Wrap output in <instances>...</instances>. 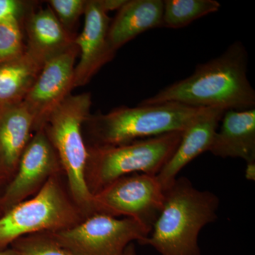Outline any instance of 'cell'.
Masks as SVG:
<instances>
[{
	"mask_svg": "<svg viewBox=\"0 0 255 255\" xmlns=\"http://www.w3.org/2000/svg\"><path fill=\"white\" fill-rule=\"evenodd\" d=\"M246 47L236 41L217 58L196 66L190 76L164 87L139 105L177 102L223 110L255 109V92L248 78Z\"/></svg>",
	"mask_w": 255,
	"mask_h": 255,
	"instance_id": "obj_1",
	"label": "cell"
},
{
	"mask_svg": "<svg viewBox=\"0 0 255 255\" xmlns=\"http://www.w3.org/2000/svg\"><path fill=\"white\" fill-rule=\"evenodd\" d=\"M219 205L214 193L196 189L187 177H177L165 191L150 234L140 244L160 255H201L199 233L217 219Z\"/></svg>",
	"mask_w": 255,
	"mask_h": 255,
	"instance_id": "obj_2",
	"label": "cell"
},
{
	"mask_svg": "<svg viewBox=\"0 0 255 255\" xmlns=\"http://www.w3.org/2000/svg\"><path fill=\"white\" fill-rule=\"evenodd\" d=\"M209 109L165 102L90 114L84 124L91 142L87 145H123L167 132L184 131Z\"/></svg>",
	"mask_w": 255,
	"mask_h": 255,
	"instance_id": "obj_3",
	"label": "cell"
},
{
	"mask_svg": "<svg viewBox=\"0 0 255 255\" xmlns=\"http://www.w3.org/2000/svg\"><path fill=\"white\" fill-rule=\"evenodd\" d=\"M92 104L88 92L70 95L50 114L43 128L59 157L70 197L85 218L97 213L94 196L85 182L88 150L82 131Z\"/></svg>",
	"mask_w": 255,
	"mask_h": 255,
	"instance_id": "obj_4",
	"label": "cell"
},
{
	"mask_svg": "<svg viewBox=\"0 0 255 255\" xmlns=\"http://www.w3.org/2000/svg\"><path fill=\"white\" fill-rule=\"evenodd\" d=\"M183 131L167 132L116 146H88L85 182L92 195L135 173L157 175L177 148Z\"/></svg>",
	"mask_w": 255,
	"mask_h": 255,
	"instance_id": "obj_5",
	"label": "cell"
},
{
	"mask_svg": "<svg viewBox=\"0 0 255 255\" xmlns=\"http://www.w3.org/2000/svg\"><path fill=\"white\" fill-rule=\"evenodd\" d=\"M60 179L50 177L33 197L0 216V251L23 236L63 231L85 219Z\"/></svg>",
	"mask_w": 255,
	"mask_h": 255,
	"instance_id": "obj_6",
	"label": "cell"
},
{
	"mask_svg": "<svg viewBox=\"0 0 255 255\" xmlns=\"http://www.w3.org/2000/svg\"><path fill=\"white\" fill-rule=\"evenodd\" d=\"M150 231L136 220L96 213L73 227L48 233L75 255H124L130 243H140Z\"/></svg>",
	"mask_w": 255,
	"mask_h": 255,
	"instance_id": "obj_7",
	"label": "cell"
},
{
	"mask_svg": "<svg viewBox=\"0 0 255 255\" xmlns=\"http://www.w3.org/2000/svg\"><path fill=\"white\" fill-rule=\"evenodd\" d=\"M164 197L157 175L135 173L114 181L95 194L94 201L99 214L130 218L152 229Z\"/></svg>",
	"mask_w": 255,
	"mask_h": 255,
	"instance_id": "obj_8",
	"label": "cell"
},
{
	"mask_svg": "<svg viewBox=\"0 0 255 255\" xmlns=\"http://www.w3.org/2000/svg\"><path fill=\"white\" fill-rule=\"evenodd\" d=\"M63 172L59 157L43 129L35 132L17 170L0 196V216L35 195L53 176Z\"/></svg>",
	"mask_w": 255,
	"mask_h": 255,
	"instance_id": "obj_9",
	"label": "cell"
},
{
	"mask_svg": "<svg viewBox=\"0 0 255 255\" xmlns=\"http://www.w3.org/2000/svg\"><path fill=\"white\" fill-rule=\"evenodd\" d=\"M79 48L74 43L43 65L23 103L33 120V133L41 130L50 114L71 95Z\"/></svg>",
	"mask_w": 255,
	"mask_h": 255,
	"instance_id": "obj_10",
	"label": "cell"
},
{
	"mask_svg": "<svg viewBox=\"0 0 255 255\" xmlns=\"http://www.w3.org/2000/svg\"><path fill=\"white\" fill-rule=\"evenodd\" d=\"M83 30L76 36L75 43L79 48L80 60L75 65L74 87L85 86L113 59L114 51L108 41L111 19L100 0H87Z\"/></svg>",
	"mask_w": 255,
	"mask_h": 255,
	"instance_id": "obj_11",
	"label": "cell"
},
{
	"mask_svg": "<svg viewBox=\"0 0 255 255\" xmlns=\"http://www.w3.org/2000/svg\"><path fill=\"white\" fill-rule=\"evenodd\" d=\"M226 112L222 109L210 108L183 131L175 152L157 175L164 191L172 186L178 174L188 164L209 150Z\"/></svg>",
	"mask_w": 255,
	"mask_h": 255,
	"instance_id": "obj_12",
	"label": "cell"
},
{
	"mask_svg": "<svg viewBox=\"0 0 255 255\" xmlns=\"http://www.w3.org/2000/svg\"><path fill=\"white\" fill-rule=\"evenodd\" d=\"M23 29L26 52L42 65L73 46L77 36L64 28L48 6L33 10Z\"/></svg>",
	"mask_w": 255,
	"mask_h": 255,
	"instance_id": "obj_13",
	"label": "cell"
},
{
	"mask_svg": "<svg viewBox=\"0 0 255 255\" xmlns=\"http://www.w3.org/2000/svg\"><path fill=\"white\" fill-rule=\"evenodd\" d=\"M33 133V120L23 103L0 108V175L11 180Z\"/></svg>",
	"mask_w": 255,
	"mask_h": 255,
	"instance_id": "obj_14",
	"label": "cell"
},
{
	"mask_svg": "<svg viewBox=\"0 0 255 255\" xmlns=\"http://www.w3.org/2000/svg\"><path fill=\"white\" fill-rule=\"evenodd\" d=\"M209 152L221 158L255 162V109L226 111Z\"/></svg>",
	"mask_w": 255,
	"mask_h": 255,
	"instance_id": "obj_15",
	"label": "cell"
},
{
	"mask_svg": "<svg viewBox=\"0 0 255 255\" xmlns=\"http://www.w3.org/2000/svg\"><path fill=\"white\" fill-rule=\"evenodd\" d=\"M163 0H127L111 21L108 41L114 51L147 30L162 26Z\"/></svg>",
	"mask_w": 255,
	"mask_h": 255,
	"instance_id": "obj_16",
	"label": "cell"
},
{
	"mask_svg": "<svg viewBox=\"0 0 255 255\" xmlns=\"http://www.w3.org/2000/svg\"><path fill=\"white\" fill-rule=\"evenodd\" d=\"M43 66L26 51L0 64V108L23 102Z\"/></svg>",
	"mask_w": 255,
	"mask_h": 255,
	"instance_id": "obj_17",
	"label": "cell"
},
{
	"mask_svg": "<svg viewBox=\"0 0 255 255\" xmlns=\"http://www.w3.org/2000/svg\"><path fill=\"white\" fill-rule=\"evenodd\" d=\"M221 4L216 0H164L162 26L185 27L198 18L216 12Z\"/></svg>",
	"mask_w": 255,
	"mask_h": 255,
	"instance_id": "obj_18",
	"label": "cell"
},
{
	"mask_svg": "<svg viewBox=\"0 0 255 255\" xmlns=\"http://www.w3.org/2000/svg\"><path fill=\"white\" fill-rule=\"evenodd\" d=\"M18 255H75L58 244L48 233L18 238L11 245Z\"/></svg>",
	"mask_w": 255,
	"mask_h": 255,
	"instance_id": "obj_19",
	"label": "cell"
},
{
	"mask_svg": "<svg viewBox=\"0 0 255 255\" xmlns=\"http://www.w3.org/2000/svg\"><path fill=\"white\" fill-rule=\"evenodd\" d=\"M26 51L22 23H0V64L17 58Z\"/></svg>",
	"mask_w": 255,
	"mask_h": 255,
	"instance_id": "obj_20",
	"label": "cell"
},
{
	"mask_svg": "<svg viewBox=\"0 0 255 255\" xmlns=\"http://www.w3.org/2000/svg\"><path fill=\"white\" fill-rule=\"evenodd\" d=\"M87 2V0H49L47 1V5L64 28L74 33L72 30L80 16L85 14Z\"/></svg>",
	"mask_w": 255,
	"mask_h": 255,
	"instance_id": "obj_21",
	"label": "cell"
},
{
	"mask_svg": "<svg viewBox=\"0 0 255 255\" xmlns=\"http://www.w3.org/2000/svg\"><path fill=\"white\" fill-rule=\"evenodd\" d=\"M38 1L26 0H0V23L16 21L22 23Z\"/></svg>",
	"mask_w": 255,
	"mask_h": 255,
	"instance_id": "obj_22",
	"label": "cell"
},
{
	"mask_svg": "<svg viewBox=\"0 0 255 255\" xmlns=\"http://www.w3.org/2000/svg\"><path fill=\"white\" fill-rule=\"evenodd\" d=\"M101 4L107 13L119 10L127 3V0H100Z\"/></svg>",
	"mask_w": 255,
	"mask_h": 255,
	"instance_id": "obj_23",
	"label": "cell"
},
{
	"mask_svg": "<svg viewBox=\"0 0 255 255\" xmlns=\"http://www.w3.org/2000/svg\"><path fill=\"white\" fill-rule=\"evenodd\" d=\"M245 175L247 180H255V162H248L247 163Z\"/></svg>",
	"mask_w": 255,
	"mask_h": 255,
	"instance_id": "obj_24",
	"label": "cell"
},
{
	"mask_svg": "<svg viewBox=\"0 0 255 255\" xmlns=\"http://www.w3.org/2000/svg\"><path fill=\"white\" fill-rule=\"evenodd\" d=\"M124 255H137L134 243H130L124 251Z\"/></svg>",
	"mask_w": 255,
	"mask_h": 255,
	"instance_id": "obj_25",
	"label": "cell"
},
{
	"mask_svg": "<svg viewBox=\"0 0 255 255\" xmlns=\"http://www.w3.org/2000/svg\"><path fill=\"white\" fill-rule=\"evenodd\" d=\"M0 255H18V254L17 252L11 248L4 250V251H0Z\"/></svg>",
	"mask_w": 255,
	"mask_h": 255,
	"instance_id": "obj_26",
	"label": "cell"
},
{
	"mask_svg": "<svg viewBox=\"0 0 255 255\" xmlns=\"http://www.w3.org/2000/svg\"><path fill=\"white\" fill-rule=\"evenodd\" d=\"M5 182H6V180H5L4 178H3L2 177H1V175H0V187H1V186L2 185V184H4V183Z\"/></svg>",
	"mask_w": 255,
	"mask_h": 255,
	"instance_id": "obj_27",
	"label": "cell"
}]
</instances>
